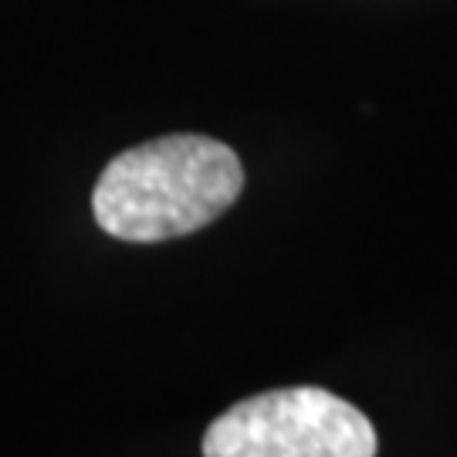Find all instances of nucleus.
<instances>
[{"instance_id":"nucleus-1","label":"nucleus","mask_w":457,"mask_h":457,"mask_svg":"<svg viewBox=\"0 0 457 457\" xmlns=\"http://www.w3.org/2000/svg\"><path fill=\"white\" fill-rule=\"evenodd\" d=\"M241 190L245 166L234 149L211 136L177 132L109 160L92 213L115 241L156 245L213 224Z\"/></svg>"},{"instance_id":"nucleus-2","label":"nucleus","mask_w":457,"mask_h":457,"mask_svg":"<svg viewBox=\"0 0 457 457\" xmlns=\"http://www.w3.org/2000/svg\"><path fill=\"white\" fill-rule=\"evenodd\" d=\"M204 457H376V430L343 396L288 386L224 410L204 434Z\"/></svg>"}]
</instances>
